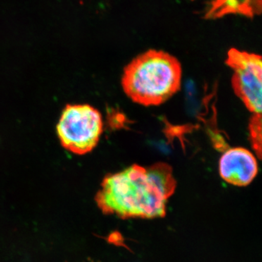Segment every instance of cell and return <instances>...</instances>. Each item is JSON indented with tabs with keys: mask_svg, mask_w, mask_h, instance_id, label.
<instances>
[{
	"mask_svg": "<svg viewBox=\"0 0 262 262\" xmlns=\"http://www.w3.org/2000/svg\"><path fill=\"white\" fill-rule=\"evenodd\" d=\"M63 147L77 155L96 147L103 132L101 113L90 105H68L57 126Z\"/></svg>",
	"mask_w": 262,
	"mask_h": 262,
	"instance_id": "3",
	"label": "cell"
},
{
	"mask_svg": "<svg viewBox=\"0 0 262 262\" xmlns=\"http://www.w3.org/2000/svg\"><path fill=\"white\" fill-rule=\"evenodd\" d=\"M256 157L244 147L227 149L219 162L220 177L226 182L237 187L249 185L258 174Z\"/></svg>",
	"mask_w": 262,
	"mask_h": 262,
	"instance_id": "5",
	"label": "cell"
},
{
	"mask_svg": "<svg viewBox=\"0 0 262 262\" xmlns=\"http://www.w3.org/2000/svg\"><path fill=\"white\" fill-rule=\"evenodd\" d=\"M177 182L173 169L165 163L144 167L134 164L106 176L96 196L100 209L122 219H155L166 213L169 198Z\"/></svg>",
	"mask_w": 262,
	"mask_h": 262,
	"instance_id": "1",
	"label": "cell"
},
{
	"mask_svg": "<svg viewBox=\"0 0 262 262\" xmlns=\"http://www.w3.org/2000/svg\"><path fill=\"white\" fill-rule=\"evenodd\" d=\"M261 7V0H214L206 17L220 18L230 13L253 17L259 14Z\"/></svg>",
	"mask_w": 262,
	"mask_h": 262,
	"instance_id": "6",
	"label": "cell"
},
{
	"mask_svg": "<svg viewBox=\"0 0 262 262\" xmlns=\"http://www.w3.org/2000/svg\"><path fill=\"white\" fill-rule=\"evenodd\" d=\"M182 67L170 53L149 50L127 63L122 76V88L133 102L144 106H160L178 93Z\"/></svg>",
	"mask_w": 262,
	"mask_h": 262,
	"instance_id": "2",
	"label": "cell"
},
{
	"mask_svg": "<svg viewBox=\"0 0 262 262\" xmlns=\"http://www.w3.org/2000/svg\"><path fill=\"white\" fill-rule=\"evenodd\" d=\"M261 115H252L248 125L250 141L258 159L261 158Z\"/></svg>",
	"mask_w": 262,
	"mask_h": 262,
	"instance_id": "7",
	"label": "cell"
},
{
	"mask_svg": "<svg viewBox=\"0 0 262 262\" xmlns=\"http://www.w3.org/2000/svg\"><path fill=\"white\" fill-rule=\"evenodd\" d=\"M226 64L233 71L231 83L234 94L252 115H261V56L231 48Z\"/></svg>",
	"mask_w": 262,
	"mask_h": 262,
	"instance_id": "4",
	"label": "cell"
}]
</instances>
